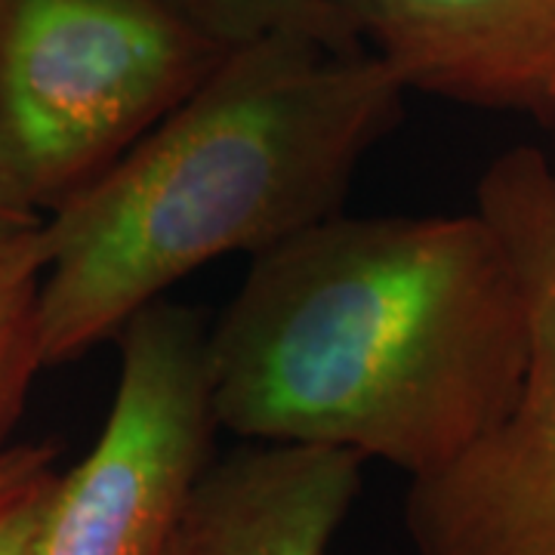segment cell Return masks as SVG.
Here are the masks:
<instances>
[{
	"instance_id": "6da1fadb",
	"label": "cell",
	"mask_w": 555,
	"mask_h": 555,
	"mask_svg": "<svg viewBox=\"0 0 555 555\" xmlns=\"http://www.w3.org/2000/svg\"><path fill=\"white\" fill-rule=\"evenodd\" d=\"M528 318L478 210L331 214L254 257L207 327L219 429L436 473L516 396Z\"/></svg>"
},
{
	"instance_id": "7a4b0ae2",
	"label": "cell",
	"mask_w": 555,
	"mask_h": 555,
	"mask_svg": "<svg viewBox=\"0 0 555 555\" xmlns=\"http://www.w3.org/2000/svg\"><path fill=\"white\" fill-rule=\"evenodd\" d=\"M404 93L367 50L302 35L232 43L177 108L43 217V364L118 337L201 266L257 257L337 214L404 115Z\"/></svg>"
},
{
	"instance_id": "3957f363",
	"label": "cell",
	"mask_w": 555,
	"mask_h": 555,
	"mask_svg": "<svg viewBox=\"0 0 555 555\" xmlns=\"http://www.w3.org/2000/svg\"><path fill=\"white\" fill-rule=\"evenodd\" d=\"M229 47L192 0H0V167L16 198L50 217Z\"/></svg>"
},
{
	"instance_id": "277c9868",
	"label": "cell",
	"mask_w": 555,
	"mask_h": 555,
	"mask_svg": "<svg viewBox=\"0 0 555 555\" xmlns=\"http://www.w3.org/2000/svg\"><path fill=\"white\" fill-rule=\"evenodd\" d=\"M476 210L516 266L528 356L494 426L411 478L404 531L414 555H555V160L528 145L496 155Z\"/></svg>"
},
{
	"instance_id": "5b68a950",
	"label": "cell",
	"mask_w": 555,
	"mask_h": 555,
	"mask_svg": "<svg viewBox=\"0 0 555 555\" xmlns=\"http://www.w3.org/2000/svg\"><path fill=\"white\" fill-rule=\"evenodd\" d=\"M120 374L93 451L47 500L35 555H164L214 463L207 324L158 299L118 331Z\"/></svg>"
},
{
	"instance_id": "8992f818",
	"label": "cell",
	"mask_w": 555,
	"mask_h": 555,
	"mask_svg": "<svg viewBox=\"0 0 555 555\" xmlns=\"http://www.w3.org/2000/svg\"><path fill=\"white\" fill-rule=\"evenodd\" d=\"M404 90L553 115L555 0H324Z\"/></svg>"
},
{
	"instance_id": "52a82bcc",
	"label": "cell",
	"mask_w": 555,
	"mask_h": 555,
	"mask_svg": "<svg viewBox=\"0 0 555 555\" xmlns=\"http://www.w3.org/2000/svg\"><path fill=\"white\" fill-rule=\"evenodd\" d=\"M343 448L247 441L214 460L179 521L182 555H327L361 491Z\"/></svg>"
},
{
	"instance_id": "ba28073f",
	"label": "cell",
	"mask_w": 555,
	"mask_h": 555,
	"mask_svg": "<svg viewBox=\"0 0 555 555\" xmlns=\"http://www.w3.org/2000/svg\"><path fill=\"white\" fill-rule=\"evenodd\" d=\"M47 269L43 222L0 238V454L25 398L47 367L40 352V278Z\"/></svg>"
},
{
	"instance_id": "9c48e42d",
	"label": "cell",
	"mask_w": 555,
	"mask_h": 555,
	"mask_svg": "<svg viewBox=\"0 0 555 555\" xmlns=\"http://www.w3.org/2000/svg\"><path fill=\"white\" fill-rule=\"evenodd\" d=\"M232 43L262 35H302L337 50H364L324 0H192Z\"/></svg>"
},
{
	"instance_id": "30bf717a",
	"label": "cell",
	"mask_w": 555,
	"mask_h": 555,
	"mask_svg": "<svg viewBox=\"0 0 555 555\" xmlns=\"http://www.w3.org/2000/svg\"><path fill=\"white\" fill-rule=\"evenodd\" d=\"M56 476L60 473L47 476L28 494H22L20 500L0 509V555H35V543H38L47 500L56 485Z\"/></svg>"
},
{
	"instance_id": "8fae6325",
	"label": "cell",
	"mask_w": 555,
	"mask_h": 555,
	"mask_svg": "<svg viewBox=\"0 0 555 555\" xmlns=\"http://www.w3.org/2000/svg\"><path fill=\"white\" fill-rule=\"evenodd\" d=\"M56 473L53 444H10L0 454V509Z\"/></svg>"
},
{
	"instance_id": "7c38bea8",
	"label": "cell",
	"mask_w": 555,
	"mask_h": 555,
	"mask_svg": "<svg viewBox=\"0 0 555 555\" xmlns=\"http://www.w3.org/2000/svg\"><path fill=\"white\" fill-rule=\"evenodd\" d=\"M38 222H43V217L31 214V210L16 198V192L10 189V182L3 177V167H0V238H3V235H13V232H22V229H28V225H38Z\"/></svg>"
},
{
	"instance_id": "4fadbf2b",
	"label": "cell",
	"mask_w": 555,
	"mask_h": 555,
	"mask_svg": "<svg viewBox=\"0 0 555 555\" xmlns=\"http://www.w3.org/2000/svg\"><path fill=\"white\" fill-rule=\"evenodd\" d=\"M164 555H182V553H179L177 537H173V543H170V546H167V553H164Z\"/></svg>"
},
{
	"instance_id": "5bb4252c",
	"label": "cell",
	"mask_w": 555,
	"mask_h": 555,
	"mask_svg": "<svg viewBox=\"0 0 555 555\" xmlns=\"http://www.w3.org/2000/svg\"><path fill=\"white\" fill-rule=\"evenodd\" d=\"M550 118H555V93H553V115H550Z\"/></svg>"
}]
</instances>
